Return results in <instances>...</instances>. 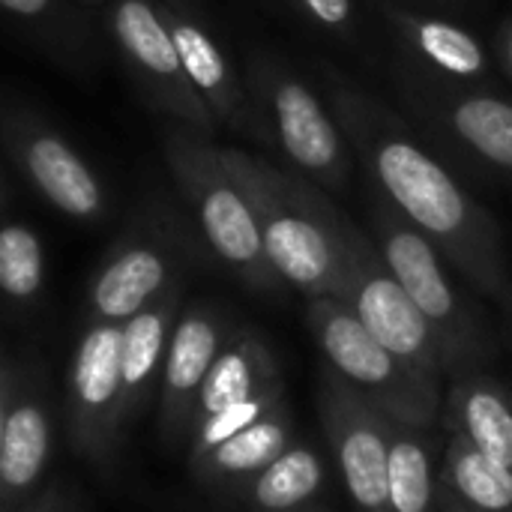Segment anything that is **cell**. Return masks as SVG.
Wrapping results in <instances>:
<instances>
[{"label": "cell", "mask_w": 512, "mask_h": 512, "mask_svg": "<svg viewBox=\"0 0 512 512\" xmlns=\"http://www.w3.org/2000/svg\"><path fill=\"white\" fill-rule=\"evenodd\" d=\"M48 420L36 405H18L6 414L0 483L6 489H27L45 468L48 459Z\"/></svg>", "instance_id": "cb8c5ba5"}, {"label": "cell", "mask_w": 512, "mask_h": 512, "mask_svg": "<svg viewBox=\"0 0 512 512\" xmlns=\"http://www.w3.org/2000/svg\"><path fill=\"white\" fill-rule=\"evenodd\" d=\"M120 348H123V330L114 321L87 330V336L81 339L72 366V390L87 414L108 408L123 393Z\"/></svg>", "instance_id": "7402d4cb"}, {"label": "cell", "mask_w": 512, "mask_h": 512, "mask_svg": "<svg viewBox=\"0 0 512 512\" xmlns=\"http://www.w3.org/2000/svg\"><path fill=\"white\" fill-rule=\"evenodd\" d=\"M498 63L512 81V15L501 24V33H498Z\"/></svg>", "instance_id": "f1b7e54d"}, {"label": "cell", "mask_w": 512, "mask_h": 512, "mask_svg": "<svg viewBox=\"0 0 512 512\" xmlns=\"http://www.w3.org/2000/svg\"><path fill=\"white\" fill-rule=\"evenodd\" d=\"M168 282V261L153 246H129L99 273L93 285V309L105 321H129Z\"/></svg>", "instance_id": "ac0fdd59"}, {"label": "cell", "mask_w": 512, "mask_h": 512, "mask_svg": "<svg viewBox=\"0 0 512 512\" xmlns=\"http://www.w3.org/2000/svg\"><path fill=\"white\" fill-rule=\"evenodd\" d=\"M435 512H471L468 507H462L456 498H450L447 492H438V510Z\"/></svg>", "instance_id": "f546056e"}, {"label": "cell", "mask_w": 512, "mask_h": 512, "mask_svg": "<svg viewBox=\"0 0 512 512\" xmlns=\"http://www.w3.org/2000/svg\"><path fill=\"white\" fill-rule=\"evenodd\" d=\"M171 318L174 297L159 300L156 306H147L129 321H123V393H138L156 375L171 339Z\"/></svg>", "instance_id": "603a6c76"}, {"label": "cell", "mask_w": 512, "mask_h": 512, "mask_svg": "<svg viewBox=\"0 0 512 512\" xmlns=\"http://www.w3.org/2000/svg\"><path fill=\"white\" fill-rule=\"evenodd\" d=\"M438 423L447 438L512 468V393L486 372H462L444 390Z\"/></svg>", "instance_id": "5bb4252c"}, {"label": "cell", "mask_w": 512, "mask_h": 512, "mask_svg": "<svg viewBox=\"0 0 512 512\" xmlns=\"http://www.w3.org/2000/svg\"><path fill=\"white\" fill-rule=\"evenodd\" d=\"M246 87L255 111V141L273 147L288 171L324 192H345L357 156L333 108L279 57L255 51L246 63Z\"/></svg>", "instance_id": "3957f363"}, {"label": "cell", "mask_w": 512, "mask_h": 512, "mask_svg": "<svg viewBox=\"0 0 512 512\" xmlns=\"http://www.w3.org/2000/svg\"><path fill=\"white\" fill-rule=\"evenodd\" d=\"M294 6L315 21L318 27L339 33V36H351L354 33V18H357V6L354 0H294Z\"/></svg>", "instance_id": "4316f807"}, {"label": "cell", "mask_w": 512, "mask_h": 512, "mask_svg": "<svg viewBox=\"0 0 512 512\" xmlns=\"http://www.w3.org/2000/svg\"><path fill=\"white\" fill-rule=\"evenodd\" d=\"M333 108L369 186L408 225L435 243L444 261L480 294L512 309V276L504 234L495 216L459 183L411 126L384 102L360 90L336 69L324 72Z\"/></svg>", "instance_id": "6da1fadb"}, {"label": "cell", "mask_w": 512, "mask_h": 512, "mask_svg": "<svg viewBox=\"0 0 512 512\" xmlns=\"http://www.w3.org/2000/svg\"><path fill=\"white\" fill-rule=\"evenodd\" d=\"M345 252H348V282L342 300L354 309V315L366 324V330L414 369L435 378H447L444 351L432 327L426 324L417 303L408 297V291L384 264L375 240L357 222H351L345 231Z\"/></svg>", "instance_id": "ba28073f"}, {"label": "cell", "mask_w": 512, "mask_h": 512, "mask_svg": "<svg viewBox=\"0 0 512 512\" xmlns=\"http://www.w3.org/2000/svg\"><path fill=\"white\" fill-rule=\"evenodd\" d=\"M402 99L456 162L512 180V99L483 84H456L417 66L405 69Z\"/></svg>", "instance_id": "52a82bcc"}, {"label": "cell", "mask_w": 512, "mask_h": 512, "mask_svg": "<svg viewBox=\"0 0 512 512\" xmlns=\"http://www.w3.org/2000/svg\"><path fill=\"white\" fill-rule=\"evenodd\" d=\"M225 168L246 192L270 267L282 285L312 297H345V231L354 222L312 180L237 147H219Z\"/></svg>", "instance_id": "7a4b0ae2"}, {"label": "cell", "mask_w": 512, "mask_h": 512, "mask_svg": "<svg viewBox=\"0 0 512 512\" xmlns=\"http://www.w3.org/2000/svg\"><path fill=\"white\" fill-rule=\"evenodd\" d=\"M42 285V246L24 225L0 228V291L12 300H30Z\"/></svg>", "instance_id": "d4e9b609"}, {"label": "cell", "mask_w": 512, "mask_h": 512, "mask_svg": "<svg viewBox=\"0 0 512 512\" xmlns=\"http://www.w3.org/2000/svg\"><path fill=\"white\" fill-rule=\"evenodd\" d=\"M165 159L213 255L249 288L279 291L282 279L267 261L255 210L225 168L219 147L207 135L180 123L165 135Z\"/></svg>", "instance_id": "5b68a950"}, {"label": "cell", "mask_w": 512, "mask_h": 512, "mask_svg": "<svg viewBox=\"0 0 512 512\" xmlns=\"http://www.w3.org/2000/svg\"><path fill=\"white\" fill-rule=\"evenodd\" d=\"M318 411L333 462L360 512H387L390 417L339 375L324 369Z\"/></svg>", "instance_id": "9c48e42d"}, {"label": "cell", "mask_w": 512, "mask_h": 512, "mask_svg": "<svg viewBox=\"0 0 512 512\" xmlns=\"http://www.w3.org/2000/svg\"><path fill=\"white\" fill-rule=\"evenodd\" d=\"M54 0H0V9L15 15V18H39L51 12Z\"/></svg>", "instance_id": "83f0119b"}, {"label": "cell", "mask_w": 512, "mask_h": 512, "mask_svg": "<svg viewBox=\"0 0 512 512\" xmlns=\"http://www.w3.org/2000/svg\"><path fill=\"white\" fill-rule=\"evenodd\" d=\"M384 15L399 33L405 51L417 60V69L456 84L486 87L492 78V57L465 24L396 3H387Z\"/></svg>", "instance_id": "4fadbf2b"}, {"label": "cell", "mask_w": 512, "mask_h": 512, "mask_svg": "<svg viewBox=\"0 0 512 512\" xmlns=\"http://www.w3.org/2000/svg\"><path fill=\"white\" fill-rule=\"evenodd\" d=\"M225 324L210 309L186 312L168 339L165 348V411L171 420L183 423L198 402V390L225 348Z\"/></svg>", "instance_id": "9a60e30c"}, {"label": "cell", "mask_w": 512, "mask_h": 512, "mask_svg": "<svg viewBox=\"0 0 512 512\" xmlns=\"http://www.w3.org/2000/svg\"><path fill=\"white\" fill-rule=\"evenodd\" d=\"M12 153L36 192L60 213L75 219H96L105 207L102 186L87 162L51 129L15 126L9 132Z\"/></svg>", "instance_id": "7c38bea8"}, {"label": "cell", "mask_w": 512, "mask_h": 512, "mask_svg": "<svg viewBox=\"0 0 512 512\" xmlns=\"http://www.w3.org/2000/svg\"><path fill=\"white\" fill-rule=\"evenodd\" d=\"M3 426H6V411L0 405V453H3Z\"/></svg>", "instance_id": "4dcf8cb0"}, {"label": "cell", "mask_w": 512, "mask_h": 512, "mask_svg": "<svg viewBox=\"0 0 512 512\" xmlns=\"http://www.w3.org/2000/svg\"><path fill=\"white\" fill-rule=\"evenodd\" d=\"M279 405H285L282 387H273V390H267L261 396H252L246 402L228 405L225 411H216V414L198 420V429H195V459H204L210 450H216L219 444H225L234 435L246 432L249 426H255L261 417H267Z\"/></svg>", "instance_id": "484cf974"}, {"label": "cell", "mask_w": 512, "mask_h": 512, "mask_svg": "<svg viewBox=\"0 0 512 512\" xmlns=\"http://www.w3.org/2000/svg\"><path fill=\"white\" fill-rule=\"evenodd\" d=\"M306 321L324 366L363 393L393 423L414 429H429L438 423L444 378L426 375L384 348L345 300L312 297Z\"/></svg>", "instance_id": "8992f818"}, {"label": "cell", "mask_w": 512, "mask_h": 512, "mask_svg": "<svg viewBox=\"0 0 512 512\" xmlns=\"http://www.w3.org/2000/svg\"><path fill=\"white\" fill-rule=\"evenodd\" d=\"M438 447L426 429L390 423L387 512H435L441 492Z\"/></svg>", "instance_id": "e0dca14e"}, {"label": "cell", "mask_w": 512, "mask_h": 512, "mask_svg": "<svg viewBox=\"0 0 512 512\" xmlns=\"http://www.w3.org/2000/svg\"><path fill=\"white\" fill-rule=\"evenodd\" d=\"M327 486V462L315 447L291 444L249 480V501L264 512H294L312 504Z\"/></svg>", "instance_id": "ffe728a7"}, {"label": "cell", "mask_w": 512, "mask_h": 512, "mask_svg": "<svg viewBox=\"0 0 512 512\" xmlns=\"http://www.w3.org/2000/svg\"><path fill=\"white\" fill-rule=\"evenodd\" d=\"M291 435L294 429H291L288 411L285 405H279L246 432L210 450L204 459H198V465L210 477H219V480H252L291 447Z\"/></svg>", "instance_id": "44dd1931"}, {"label": "cell", "mask_w": 512, "mask_h": 512, "mask_svg": "<svg viewBox=\"0 0 512 512\" xmlns=\"http://www.w3.org/2000/svg\"><path fill=\"white\" fill-rule=\"evenodd\" d=\"M441 492L471 512H512V468L450 438L441 456Z\"/></svg>", "instance_id": "d6986e66"}, {"label": "cell", "mask_w": 512, "mask_h": 512, "mask_svg": "<svg viewBox=\"0 0 512 512\" xmlns=\"http://www.w3.org/2000/svg\"><path fill=\"white\" fill-rule=\"evenodd\" d=\"M273 387H282L273 351L255 333H240L225 342V348L213 360L198 390L195 414L198 420H204L216 411H225L228 405L246 402Z\"/></svg>", "instance_id": "2e32d148"}, {"label": "cell", "mask_w": 512, "mask_h": 512, "mask_svg": "<svg viewBox=\"0 0 512 512\" xmlns=\"http://www.w3.org/2000/svg\"><path fill=\"white\" fill-rule=\"evenodd\" d=\"M159 9L165 15L183 69L198 96L207 102L216 123L255 138V111L246 78L231 66L213 30L177 0H159Z\"/></svg>", "instance_id": "8fae6325"}, {"label": "cell", "mask_w": 512, "mask_h": 512, "mask_svg": "<svg viewBox=\"0 0 512 512\" xmlns=\"http://www.w3.org/2000/svg\"><path fill=\"white\" fill-rule=\"evenodd\" d=\"M108 24L150 99L183 126L210 138L219 123L180 63L159 0H114Z\"/></svg>", "instance_id": "30bf717a"}, {"label": "cell", "mask_w": 512, "mask_h": 512, "mask_svg": "<svg viewBox=\"0 0 512 512\" xmlns=\"http://www.w3.org/2000/svg\"><path fill=\"white\" fill-rule=\"evenodd\" d=\"M369 222H372V240L384 264L390 267V273L399 279V285L408 291V297L417 303L426 324L432 327L444 351L447 378L480 369L495 354L492 330L483 312L453 282L450 267L444 255L435 249V243L423 237L414 225H408L375 192H372Z\"/></svg>", "instance_id": "277c9868"}]
</instances>
